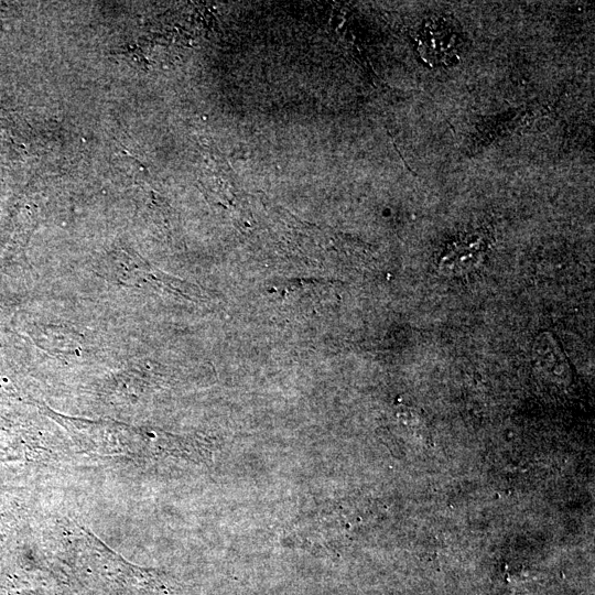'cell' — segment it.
Masks as SVG:
<instances>
[{
	"label": "cell",
	"mask_w": 595,
	"mask_h": 595,
	"mask_svg": "<svg viewBox=\"0 0 595 595\" xmlns=\"http://www.w3.org/2000/svg\"><path fill=\"white\" fill-rule=\"evenodd\" d=\"M462 36L456 25L445 19L429 21L421 30L420 52L432 64H447L459 54Z\"/></svg>",
	"instance_id": "1"
},
{
	"label": "cell",
	"mask_w": 595,
	"mask_h": 595,
	"mask_svg": "<svg viewBox=\"0 0 595 595\" xmlns=\"http://www.w3.org/2000/svg\"><path fill=\"white\" fill-rule=\"evenodd\" d=\"M532 358L536 367L550 377H567L570 368L559 344L549 333H542L537 338Z\"/></svg>",
	"instance_id": "2"
}]
</instances>
